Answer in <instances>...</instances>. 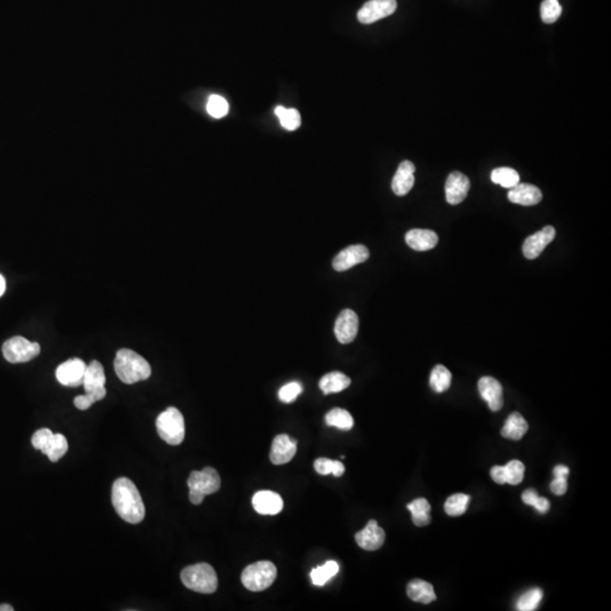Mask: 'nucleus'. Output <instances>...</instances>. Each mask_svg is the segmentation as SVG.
Wrapping results in <instances>:
<instances>
[{
	"label": "nucleus",
	"mask_w": 611,
	"mask_h": 611,
	"mask_svg": "<svg viewBox=\"0 0 611 611\" xmlns=\"http://www.w3.org/2000/svg\"><path fill=\"white\" fill-rule=\"evenodd\" d=\"M111 500L117 514L127 523L139 524L145 518V506L139 489L128 478H119L113 485Z\"/></svg>",
	"instance_id": "f257e3e1"
},
{
	"label": "nucleus",
	"mask_w": 611,
	"mask_h": 611,
	"mask_svg": "<svg viewBox=\"0 0 611 611\" xmlns=\"http://www.w3.org/2000/svg\"><path fill=\"white\" fill-rule=\"evenodd\" d=\"M115 371L122 383L135 384L150 378L151 366L142 356L130 349L118 351L115 359Z\"/></svg>",
	"instance_id": "f03ea898"
},
{
	"label": "nucleus",
	"mask_w": 611,
	"mask_h": 611,
	"mask_svg": "<svg viewBox=\"0 0 611 611\" xmlns=\"http://www.w3.org/2000/svg\"><path fill=\"white\" fill-rule=\"evenodd\" d=\"M181 577L183 586L192 591L211 595L218 589V575L209 564L190 565L183 568Z\"/></svg>",
	"instance_id": "7ed1b4c3"
},
{
	"label": "nucleus",
	"mask_w": 611,
	"mask_h": 611,
	"mask_svg": "<svg viewBox=\"0 0 611 611\" xmlns=\"http://www.w3.org/2000/svg\"><path fill=\"white\" fill-rule=\"evenodd\" d=\"M187 485L189 487V499L194 505L203 503L206 495H211L221 487L219 473L213 468H204L202 471L190 473Z\"/></svg>",
	"instance_id": "20e7f679"
},
{
	"label": "nucleus",
	"mask_w": 611,
	"mask_h": 611,
	"mask_svg": "<svg viewBox=\"0 0 611 611\" xmlns=\"http://www.w3.org/2000/svg\"><path fill=\"white\" fill-rule=\"evenodd\" d=\"M277 575L275 565L268 560H262L251 564L242 570V582L249 591H264L273 584Z\"/></svg>",
	"instance_id": "39448f33"
},
{
	"label": "nucleus",
	"mask_w": 611,
	"mask_h": 611,
	"mask_svg": "<svg viewBox=\"0 0 611 611\" xmlns=\"http://www.w3.org/2000/svg\"><path fill=\"white\" fill-rule=\"evenodd\" d=\"M157 430L169 445H181L185 438V419L177 408L170 406L157 419Z\"/></svg>",
	"instance_id": "423d86ee"
},
{
	"label": "nucleus",
	"mask_w": 611,
	"mask_h": 611,
	"mask_svg": "<svg viewBox=\"0 0 611 611\" xmlns=\"http://www.w3.org/2000/svg\"><path fill=\"white\" fill-rule=\"evenodd\" d=\"M33 448L41 450L51 462H58L67 453L68 441L64 435L54 434L48 428H42L32 436Z\"/></svg>",
	"instance_id": "0eeeda50"
},
{
	"label": "nucleus",
	"mask_w": 611,
	"mask_h": 611,
	"mask_svg": "<svg viewBox=\"0 0 611 611\" xmlns=\"http://www.w3.org/2000/svg\"><path fill=\"white\" fill-rule=\"evenodd\" d=\"M41 351L39 343L31 342L23 336H14L3 345V354L10 364L27 362L38 357Z\"/></svg>",
	"instance_id": "6e6552de"
},
{
	"label": "nucleus",
	"mask_w": 611,
	"mask_h": 611,
	"mask_svg": "<svg viewBox=\"0 0 611 611\" xmlns=\"http://www.w3.org/2000/svg\"><path fill=\"white\" fill-rule=\"evenodd\" d=\"M106 373L102 365L99 361L93 360L85 370L84 375L83 387L87 394L92 402H99L104 399L106 395Z\"/></svg>",
	"instance_id": "1a4fd4ad"
},
{
	"label": "nucleus",
	"mask_w": 611,
	"mask_h": 611,
	"mask_svg": "<svg viewBox=\"0 0 611 611\" xmlns=\"http://www.w3.org/2000/svg\"><path fill=\"white\" fill-rule=\"evenodd\" d=\"M396 8V0H369L358 12V20L362 24H371L391 16Z\"/></svg>",
	"instance_id": "9d476101"
},
{
	"label": "nucleus",
	"mask_w": 611,
	"mask_h": 611,
	"mask_svg": "<svg viewBox=\"0 0 611 611\" xmlns=\"http://www.w3.org/2000/svg\"><path fill=\"white\" fill-rule=\"evenodd\" d=\"M87 364L82 359L74 358L65 361L56 370V377L64 387H78L83 385Z\"/></svg>",
	"instance_id": "9b49d317"
},
{
	"label": "nucleus",
	"mask_w": 611,
	"mask_h": 611,
	"mask_svg": "<svg viewBox=\"0 0 611 611\" xmlns=\"http://www.w3.org/2000/svg\"><path fill=\"white\" fill-rule=\"evenodd\" d=\"M370 254L368 248L364 244H352L345 248L343 251H340L334 260H333V267L338 272H345V270H350L351 267L356 265L361 264L369 258Z\"/></svg>",
	"instance_id": "f8f14e48"
},
{
	"label": "nucleus",
	"mask_w": 611,
	"mask_h": 611,
	"mask_svg": "<svg viewBox=\"0 0 611 611\" xmlns=\"http://www.w3.org/2000/svg\"><path fill=\"white\" fill-rule=\"evenodd\" d=\"M359 328V319L354 310L345 309L340 312L336 322H335L334 333L338 341L342 345H349L354 342L358 334Z\"/></svg>",
	"instance_id": "ddd939ff"
},
{
	"label": "nucleus",
	"mask_w": 611,
	"mask_h": 611,
	"mask_svg": "<svg viewBox=\"0 0 611 611\" xmlns=\"http://www.w3.org/2000/svg\"><path fill=\"white\" fill-rule=\"evenodd\" d=\"M555 237H556V230L553 225L544 227V229H541L540 231L535 232L525 239L523 248H522L523 255L528 260L539 257L541 253L544 251V248L547 247L550 242H553Z\"/></svg>",
	"instance_id": "4468645a"
},
{
	"label": "nucleus",
	"mask_w": 611,
	"mask_h": 611,
	"mask_svg": "<svg viewBox=\"0 0 611 611\" xmlns=\"http://www.w3.org/2000/svg\"><path fill=\"white\" fill-rule=\"evenodd\" d=\"M470 190L469 178L460 171H454L448 177L445 185L446 200L450 205H457L467 198Z\"/></svg>",
	"instance_id": "2eb2a0df"
},
{
	"label": "nucleus",
	"mask_w": 611,
	"mask_h": 611,
	"mask_svg": "<svg viewBox=\"0 0 611 611\" xmlns=\"http://www.w3.org/2000/svg\"><path fill=\"white\" fill-rule=\"evenodd\" d=\"M297 453V441L288 435H277L270 448V459L275 465L289 463Z\"/></svg>",
	"instance_id": "dca6fc26"
},
{
	"label": "nucleus",
	"mask_w": 611,
	"mask_h": 611,
	"mask_svg": "<svg viewBox=\"0 0 611 611\" xmlns=\"http://www.w3.org/2000/svg\"><path fill=\"white\" fill-rule=\"evenodd\" d=\"M358 546L367 551H375L380 549L385 541V532L380 528L377 521L370 520L364 530L356 534Z\"/></svg>",
	"instance_id": "f3484780"
},
{
	"label": "nucleus",
	"mask_w": 611,
	"mask_h": 611,
	"mask_svg": "<svg viewBox=\"0 0 611 611\" xmlns=\"http://www.w3.org/2000/svg\"><path fill=\"white\" fill-rule=\"evenodd\" d=\"M480 395L486 401L492 411H499L504 404L502 384L494 377H483L478 383Z\"/></svg>",
	"instance_id": "a211bd4d"
},
{
	"label": "nucleus",
	"mask_w": 611,
	"mask_h": 611,
	"mask_svg": "<svg viewBox=\"0 0 611 611\" xmlns=\"http://www.w3.org/2000/svg\"><path fill=\"white\" fill-rule=\"evenodd\" d=\"M253 506L258 514L277 515L284 509V499L277 492L262 490L253 497Z\"/></svg>",
	"instance_id": "6ab92c4d"
},
{
	"label": "nucleus",
	"mask_w": 611,
	"mask_h": 611,
	"mask_svg": "<svg viewBox=\"0 0 611 611\" xmlns=\"http://www.w3.org/2000/svg\"><path fill=\"white\" fill-rule=\"evenodd\" d=\"M509 200L511 203L522 206H533L540 203L542 193L537 186L530 183H518L509 192Z\"/></svg>",
	"instance_id": "aec40b11"
},
{
	"label": "nucleus",
	"mask_w": 611,
	"mask_h": 611,
	"mask_svg": "<svg viewBox=\"0 0 611 611\" xmlns=\"http://www.w3.org/2000/svg\"><path fill=\"white\" fill-rule=\"evenodd\" d=\"M415 164L411 161L401 162L392 181V189L395 195L404 196L412 189L415 185Z\"/></svg>",
	"instance_id": "412c9836"
},
{
	"label": "nucleus",
	"mask_w": 611,
	"mask_h": 611,
	"mask_svg": "<svg viewBox=\"0 0 611 611\" xmlns=\"http://www.w3.org/2000/svg\"><path fill=\"white\" fill-rule=\"evenodd\" d=\"M406 242L413 251H427L437 246L438 235L427 229H412L406 232Z\"/></svg>",
	"instance_id": "4be33fe9"
},
{
	"label": "nucleus",
	"mask_w": 611,
	"mask_h": 611,
	"mask_svg": "<svg viewBox=\"0 0 611 611\" xmlns=\"http://www.w3.org/2000/svg\"><path fill=\"white\" fill-rule=\"evenodd\" d=\"M406 593L412 601L420 602L424 605H428L436 600L434 586L424 579H412L411 582L408 584Z\"/></svg>",
	"instance_id": "5701e85b"
},
{
	"label": "nucleus",
	"mask_w": 611,
	"mask_h": 611,
	"mask_svg": "<svg viewBox=\"0 0 611 611\" xmlns=\"http://www.w3.org/2000/svg\"><path fill=\"white\" fill-rule=\"evenodd\" d=\"M528 429V422L522 417L521 413L513 412L506 419L505 425L502 429V436L511 441H520L527 434Z\"/></svg>",
	"instance_id": "b1692460"
},
{
	"label": "nucleus",
	"mask_w": 611,
	"mask_h": 611,
	"mask_svg": "<svg viewBox=\"0 0 611 611\" xmlns=\"http://www.w3.org/2000/svg\"><path fill=\"white\" fill-rule=\"evenodd\" d=\"M351 380L345 373L340 371H332V373H326L325 376L322 377V380H319V389H322V392L328 395L332 393H338L345 391V389L350 387Z\"/></svg>",
	"instance_id": "393cba45"
},
{
	"label": "nucleus",
	"mask_w": 611,
	"mask_h": 611,
	"mask_svg": "<svg viewBox=\"0 0 611 611\" xmlns=\"http://www.w3.org/2000/svg\"><path fill=\"white\" fill-rule=\"evenodd\" d=\"M406 509L411 511L412 521L417 527H425L430 523V504L427 499H415L408 504Z\"/></svg>",
	"instance_id": "a878e982"
},
{
	"label": "nucleus",
	"mask_w": 611,
	"mask_h": 611,
	"mask_svg": "<svg viewBox=\"0 0 611 611\" xmlns=\"http://www.w3.org/2000/svg\"><path fill=\"white\" fill-rule=\"evenodd\" d=\"M326 425L336 427L341 430H351L354 428V417L345 408H335L325 415Z\"/></svg>",
	"instance_id": "bb28decb"
},
{
	"label": "nucleus",
	"mask_w": 611,
	"mask_h": 611,
	"mask_svg": "<svg viewBox=\"0 0 611 611\" xmlns=\"http://www.w3.org/2000/svg\"><path fill=\"white\" fill-rule=\"evenodd\" d=\"M338 570H340V566L336 562L328 560L322 566L316 567L310 572L312 584L316 586H325L332 577H334L338 574Z\"/></svg>",
	"instance_id": "cd10ccee"
},
{
	"label": "nucleus",
	"mask_w": 611,
	"mask_h": 611,
	"mask_svg": "<svg viewBox=\"0 0 611 611\" xmlns=\"http://www.w3.org/2000/svg\"><path fill=\"white\" fill-rule=\"evenodd\" d=\"M452 373L445 366L437 365L430 375V387L436 393H443L450 389Z\"/></svg>",
	"instance_id": "c85d7f7f"
},
{
	"label": "nucleus",
	"mask_w": 611,
	"mask_h": 611,
	"mask_svg": "<svg viewBox=\"0 0 611 611\" xmlns=\"http://www.w3.org/2000/svg\"><path fill=\"white\" fill-rule=\"evenodd\" d=\"M492 183L500 185L504 188H513L520 183V174L518 171L511 169V168H497L492 172Z\"/></svg>",
	"instance_id": "c756f323"
},
{
	"label": "nucleus",
	"mask_w": 611,
	"mask_h": 611,
	"mask_svg": "<svg viewBox=\"0 0 611 611\" xmlns=\"http://www.w3.org/2000/svg\"><path fill=\"white\" fill-rule=\"evenodd\" d=\"M542 597H544V592L541 591L539 588L529 590L518 598V602H516V609L520 611L537 610L541 600H542Z\"/></svg>",
	"instance_id": "7c9ffc66"
},
{
	"label": "nucleus",
	"mask_w": 611,
	"mask_h": 611,
	"mask_svg": "<svg viewBox=\"0 0 611 611\" xmlns=\"http://www.w3.org/2000/svg\"><path fill=\"white\" fill-rule=\"evenodd\" d=\"M275 115L280 119L282 127L286 130H296L299 128L301 117L298 110L286 109L284 106H279L275 108Z\"/></svg>",
	"instance_id": "2f4dec72"
},
{
	"label": "nucleus",
	"mask_w": 611,
	"mask_h": 611,
	"mask_svg": "<svg viewBox=\"0 0 611 611\" xmlns=\"http://www.w3.org/2000/svg\"><path fill=\"white\" fill-rule=\"evenodd\" d=\"M314 468L316 472L322 474V476H327V474H333L334 476H342L345 474V464L340 461L330 460L325 457H321L314 462Z\"/></svg>",
	"instance_id": "473e14b6"
},
{
	"label": "nucleus",
	"mask_w": 611,
	"mask_h": 611,
	"mask_svg": "<svg viewBox=\"0 0 611 611\" xmlns=\"http://www.w3.org/2000/svg\"><path fill=\"white\" fill-rule=\"evenodd\" d=\"M470 503V496L465 494H455L448 497L445 503V511L450 516H460L467 511Z\"/></svg>",
	"instance_id": "72a5a7b5"
},
{
	"label": "nucleus",
	"mask_w": 611,
	"mask_h": 611,
	"mask_svg": "<svg viewBox=\"0 0 611 611\" xmlns=\"http://www.w3.org/2000/svg\"><path fill=\"white\" fill-rule=\"evenodd\" d=\"M563 8L558 0H544L541 3V19L547 24H553L560 19Z\"/></svg>",
	"instance_id": "f704fd0d"
},
{
	"label": "nucleus",
	"mask_w": 611,
	"mask_h": 611,
	"mask_svg": "<svg viewBox=\"0 0 611 611\" xmlns=\"http://www.w3.org/2000/svg\"><path fill=\"white\" fill-rule=\"evenodd\" d=\"M505 468L506 483L516 486L521 483L524 478L525 467L521 461L513 460L504 465Z\"/></svg>",
	"instance_id": "c9c22d12"
},
{
	"label": "nucleus",
	"mask_w": 611,
	"mask_h": 611,
	"mask_svg": "<svg viewBox=\"0 0 611 611\" xmlns=\"http://www.w3.org/2000/svg\"><path fill=\"white\" fill-rule=\"evenodd\" d=\"M229 104L224 97L220 95H211L207 102V113L216 119L223 118L228 115Z\"/></svg>",
	"instance_id": "e433bc0d"
},
{
	"label": "nucleus",
	"mask_w": 611,
	"mask_h": 611,
	"mask_svg": "<svg viewBox=\"0 0 611 611\" xmlns=\"http://www.w3.org/2000/svg\"><path fill=\"white\" fill-rule=\"evenodd\" d=\"M303 392V387L298 382H291L281 387L279 391V399L284 403H291Z\"/></svg>",
	"instance_id": "4c0bfd02"
},
{
	"label": "nucleus",
	"mask_w": 611,
	"mask_h": 611,
	"mask_svg": "<svg viewBox=\"0 0 611 611\" xmlns=\"http://www.w3.org/2000/svg\"><path fill=\"white\" fill-rule=\"evenodd\" d=\"M567 478H558L555 476V479L550 483V489L551 492L556 496H563L567 492Z\"/></svg>",
	"instance_id": "58836bf2"
},
{
	"label": "nucleus",
	"mask_w": 611,
	"mask_h": 611,
	"mask_svg": "<svg viewBox=\"0 0 611 611\" xmlns=\"http://www.w3.org/2000/svg\"><path fill=\"white\" fill-rule=\"evenodd\" d=\"M490 476L492 480L498 485H504L506 483L505 468L500 465H496L490 470Z\"/></svg>",
	"instance_id": "ea45409f"
},
{
	"label": "nucleus",
	"mask_w": 611,
	"mask_h": 611,
	"mask_svg": "<svg viewBox=\"0 0 611 611\" xmlns=\"http://www.w3.org/2000/svg\"><path fill=\"white\" fill-rule=\"evenodd\" d=\"M74 404L78 410L84 411V410L90 408L91 406L93 404V402H92V400L85 394V395L76 396L74 400Z\"/></svg>",
	"instance_id": "a19ab883"
},
{
	"label": "nucleus",
	"mask_w": 611,
	"mask_h": 611,
	"mask_svg": "<svg viewBox=\"0 0 611 611\" xmlns=\"http://www.w3.org/2000/svg\"><path fill=\"white\" fill-rule=\"evenodd\" d=\"M538 497H539L538 492L532 488L525 490V492L522 494V500H523V503L527 504V505L533 506L534 503L537 502Z\"/></svg>",
	"instance_id": "79ce46f5"
},
{
	"label": "nucleus",
	"mask_w": 611,
	"mask_h": 611,
	"mask_svg": "<svg viewBox=\"0 0 611 611\" xmlns=\"http://www.w3.org/2000/svg\"><path fill=\"white\" fill-rule=\"evenodd\" d=\"M534 509H537L539 513L541 514H546L550 509V503L547 498H544V497H538L537 502L534 503V505L532 506Z\"/></svg>",
	"instance_id": "37998d69"
},
{
	"label": "nucleus",
	"mask_w": 611,
	"mask_h": 611,
	"mask_svg": "<svg viewBox=\"0 0 611 611\" xmlns=\"http://www.w3.org/2000/svg\"><path fill=\"white\" fill-rule=\"evenodd\" d=\"M570 474V469L566 467V465H563V464H560V465H557L553 469V476H558V478H567Z\"/></svg>",
	"instance_id": "c03bdc74"
},
{
	"label": "nucleus",
	"mask_w": 611,
	"mask_h": 611,
	"mask_svg": "<svg viewBox=\"0 0 611 611\" xmlns=\"http://www.w3.org/2000/svg\"><path fill=\"white\" fill-rule=\"evenodd\" d=\"M5 290H6V281L3 275H0V297L3 296Z\"/></svg>",
	"instance_id": "a18cd8bd"
},
{
	"label": "nucleus",
	"mask_w": 611,
	"mask_h": 611,
	"mask_svg": "<svg viewBox=\"0 0 611 611\" xmlns=\"http://www.w3.org/2000/svg\"><path fill=\"white\" fill-rule=\"evenodd\" d=\"M0 611H14V608L10 605L3 603V605H0Z\"/></svg>",
	"instance_id": "49530a36"
}]
</instances>
